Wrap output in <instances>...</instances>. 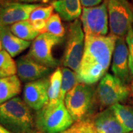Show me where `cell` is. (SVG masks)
I'll use <instances>...</instances> for the list:
<instances>
[{"mask_svg":"<svg viewBox=\"0 0 133 133\" xmlns=\"http://www.w3.org/2000/svg\"><path fill=\"white\" fill-rule=\"evenodd\" d=\"M62 78V67H57L49 77L48 104H56L60 101Z\"/></svg>","mask_w":133,"mask_h":133,"instance_id":"18","label":"cell"},{"mask_svg":"<svg viewBox=\"0 0 133 133\" xmlns=\"http://www.w3.org/2000/svg\"><path fill=\"white\" fill-rule=\"evenodd\" d=\"M47 32L59 38L65 35V29L62 22V18L58 14H53L47 21Z\"/></svg>","mask_w":133,"mask_h":133,"instance_id":"23","label":"cell"},{"mask_svg":"<svg viewBox=\"0 0 133 133\" xmlns=\"http://www.w3.org/2000/svg\"><path fill=\"white\" fill-rule=\"evenodd\" d=\"M113 76L129 85L132 81L129 66V50L125 37H117L112 58Z\"/></svg>","mask_w":133,"mask_h":133,"instance_id":"10","label":"cell"},{"mask_svg":"<svg viewBox=\"0 0 133 133\" xmlns=\"http://www.w3.org/2000/svg\"><path fill=\"white\" fill-rule=\"evenodd\" d=\"M62 38L48 32L41 33L33 41L26 56L44 66L54 69L58 65V62L52 56V48L62 42Z\"/></svg>","mask_w":133,"mask_h":133,"instance_id":"9","label":"cell"},{"mask_svg":"<svg viewBox=\"0 0 133 133\" xmlns=\"http://www.w3.org/2000/svg\"><path fill=\"white\" fill-rule=\"evenodd\" d=\"M80 20L85 36L99 37L108 35L109 16L104 2L95 7L83 8Z\"/></svg>","mask_w":133,"mask_h":133,"instance_id":"8","label":"cell"},{"mask_svg":"<svg viewBox=\"0 0 133 133\" xmlns=\"http://www.w3.org/2000/svg\"><path fill=\"white\" fill-rule=\"evenodd\" d=\"M0 124L11 133H36L30 108L20 97L0 105Z\"/></svg>","mask_w":133,"mask_h":133,"instance_id":"2","label":"cell"},{"mask_svg":"<svg viewBox=\"0 0 133 133\" xmlns=\"http://www.w3.org/2000/svg\"><path fill=\"white\" fill-rule=\"evenodd\" d=\"M0 133H11L6 128H5L2 124H0Z\"/></svg>","mask_w":133,"mask_h":133,"instance_id":"31","label":"cell"},{"mask_svg":"<svg viewBox=\"0 0 133 133\" xmlns=\"http://www.w3.org/2000/svg\"><path fill=\"white\" fill-rule=\"evenodd\" d=\"M17 74L16 62L5 50L0 51V78Z\"/></svg>","mask_w":133,"mask_h":133,"instance_id":"22","label":"cell"},{"mask_svg":"<svg viewBox=\"0 0 133 133\" xmlns=\"http://www.w3.org/2000/svg\"><path fill=\"white\" fill-rule=\"evenodd\" d=\"M78 133H98L91 118L75 123Z\"/></svg>","mask_w":133,"mask_h":133,"instance_id":"25","label":"cell"},{"mask_svg":"<svg viewBox=\"0 0 133 133\" xmlns=\"http://www.w3.org/2000/svg\"><path fill=\"white\" fill-rule=\"evenodd\" d=\"M130 87L124 84L115 76L107 73L101 80L95 90V104L104 109L128 99Z\"/></svg>","mask_w":133,"mask_h":133,"instance_id":"5","label":"cell"},{"mask_svg":"<svg viewBox=\"0 0 133 133\" xmlns=\"http://www.w3.org/2000/svg\"><path fill=\"white\" fill-rule=\"evenodd\" d=\"M36 128L40 133H63L73 125L74 121L64 102L47 104L35 115Z\"/></svg>","mask_w":133,"mask_h":133,"instance_id":"3","label":"cell"},{"mask_svg":"<svg viewBox=\"0 0 133 133\" xmlns=\"http://www.w3.org/2000/svg\"><path fill=\"white\" fill-rule=\"evenodd\" d=\"M31 23L38 33H44L47 32V21L45 20H36L31 22Z\"/></svg>","mask_w":133,"mask_h":133,"instance_id":"28","label":"cell"},{"mask_svg":"<svg viewBox=\"0 0 133 133\" xmlns=\"http://www.w3.org/2000/svg\"><path fill=\"white\" fill-rule=\"evenodd\" d=\"M21 90V80L17 75L0 78V105L16 98Z\"/></svg>","mask_w":133,"mask_h":133,"instance_id":"17","label":"cell"},{"mask_svg":"<svg viewBox=\"0 0 133 133\" xmlns=\"http://www.w3.org/2000/svg\"><path fill=\"white\" fill-rule=\"evenodd\" d=\"M117 36H85L84 51L77 72L79 83L94 85L107 74L115 49Z\"/></svg>","mask_w":133,"mask_h":133,"instance_id":"1","label":"cell"},{"mask_svg":"<svg viewBox=\"0 0 133 133\" xmlns=\"http://www.w3.org/2000/svg\"><path fill=\"white\" fill-rule=\"evenodd\" d=\"M55 0H0V4L7 2H21L28 4H47L49 2L52 3Z\"/></svg>","mask_w":133,"mask_h":133,"instance_id":"27","label":"cell"},{"mask_svg":"<svg viewBox=\"0 0 133 133\" xmlns=\"http://www.w3.org/2000/svg\"><path fill=\"white\" fill-rule=\"evenodd\" d=\"M62 87L60 92V101L64 102L66 93L71 90L75 86L79 83L78 80L77 72L67 67H62Z\"/></svg>","mask_w":133,"mask_h":133,"instance_id":"21","label":"cell"},{"mask_svg":"<svg viewBox=\"0 0 133 133\" xmlns=\"http://www.w3.org/2000/svg\"><path fill=\"white\" fill-rule=\"evenodd\" d=\"M49 78L30 81L24 85L23 99L30 109L38 111L48 102Z\"/></svg>","mask_w":133,"mask_h":133,"instance_id":"12","label":"cell"},{"mask_svg":"<svg viewBox=\"0 0 133 133\" xmlns=\"http://www.w3.org/2000/svg\"><path fill=\"white\" fill-rule=\"evenodd\" d=\"M125 38L129 50V66L133 79V28L129 30Z\"/></svg>","mask_w":133,"mask_h":133,"instance_id":"26","label":"cell"},{"mask_svg":"<svg viewBox=\"0 0 133 133\" xmlns=\"http://www.w3.org/2000/svg\"><path fill=\"white\" fill-rule=\"evenodd\" d=\"M0 38L2 49L9 53L12 57H16L28 48L31 43L21 39L11 32L10 26L0 25Z\"/></svg>","mask_w":133,"mask_h":133,"instance_id":"15","label":"cell"},{"mask_svg":"<svg viewBox=\"0 0 133 133\" xmlns=\"http://www.w3.org/2000/svg\"><path fill=\"white\" fill-rule=\"evenodd\" d=\"M119 122L127 133L133 132V107L121 104L112 106Z\"/></svg>","mask_w":133,"mask_h":133,"instance_id":"20","label":"cell"},{"mask_svg":"<svg viewBox=\"0 0 133 133\" xmlns=\"http://www.w3.org/2000/svg\"><path fill=\"white\" fill-rule=\"evenodd\" d=\"M81 6L83 8H92L101 5L103 0H80Z\"/></svg>","mask_w":133,"mask_h":133,"instance_id":"29","label":"cell"},{"mask_svg":"<svg viewBox=\"0 0 133 133\" xmlns=\"http://www.w3.org/2000/svg\"><path fill=\"white\" fill-rule=\"evenodd\" d=\"M131 133H133V132H131Z\"/></svg>","mask_w":133,"mask_h":133,"instance_id":"34","label":"cell"},{"mask_svg":"<svg viewBox=\"0 0 133 133\" xmlns=\"http://www.w3.org/2000/svg\"><path fill=\"white\" fill-rule=\"evenodd\" d=\"M84 44L85 34L81 20L78 19L69 25L66 47L62 61L64 67L78 72L84 55Z\"/></svg>","mask_w":133,"mask_h":133,"instance_id":"6","label":"cell"},{"mask_svg":"<svg viewBox=\"0 0 133 133\" xmlns=\"http://www.w3.org/2000/svg\"><path fill=\"white\" fill-rule=\"evenodd\" d=\"M16 65L19 79L27 83L46 78L52 70L27 56L19 58L16 61Z\"/></svg>","mask_w":133,"mask_h":133,"instance_id":"13","label":"cell"},{"mask_svg":"<svg viewBox=\"0 0 133 133\" xmlns=\"http://www.w3.org/2000/svg\"><path fill=\"white\" fill-rule=\"evenodd\" d=\"M51 5L64 21L73 22L81 16L82 6L80 0H55Z\"/></svg>","mask_w":133,"mask_h":133,"instance_id":"16","label":"cell"},{"mask_svg":"<svg viewBox=\"0 0 133 133\" xmlns=\"http://www.w3.org/2000/svg\"><path fill=\"white\" fill-rule=\"evenodd\" d=\"M130 95L132 96V98L133 100V80L131 82V86H130Z\"/></svg>","mask_w":133,"mask_h":133,"instance_id":"32","label":"cell"},{"mask_svg":"<svg viewBox=\"0 0 133 133\" xmlns=\"http://www.w3.org/2000/svg\"><path fill=\"white\" fill-rule=\"evenodd\" d=\"M90 118L98 133H127L117 118L112 107L103 109Z\"/></svg>","mask_w":133,"mask_h":133,"instance_id":"14","label":"cell"},{"mask_svg":"<svg viewBox=\"0 0 133 133\" xmlns=\"http://www.w3.org/2000/svg\"><path fill=\"white\" fill-rule=\"evenodd\" d=\"M63 133H78L76 124H73L70 128H69L67 130H66L64 132H63Z\"/></svg>","mask_w":133,"mask_h":133,"instance_id":"30","label":"cell"},{"mask_svg":"<svg viewBox=\"0 0 133 133\" xmlns=\"http://www.w3.org/2000/svg\"><path fill=\"white\" fill-rule=\"evenodd\" d=\"M2 50V42H1V38H0V51Z\"/></svg>","mask_w":133,"mask_h":133,"instance_id":"33","label":"cell"},{"mask_svg":"<svg viewBox=\"0 0 133 133\" xmlns=\"http://www.w3.org/2000/svg\"><path fill=\"white\" fill-rule=\"evenodd\" d=\"M11 32L21 39L25 41H33L40 33L34 28L30 20L19 22L10 26Z\"/></svg>","mask_w":133,"mask_h":133,"instance_id":"19","label":"cell"},{"mask_svg":"<svg viewBox=\"0 0 133 133\" xmlns=\"http://www.w3.org/2000/svg\"><path fill=\"white\" fill-rule=\"evenodd\" d=\"M42 5L21 2L0 4V25L10 26L19 22L29 20L31 13Z\"/></svg>","mask_w":133,"mask_h":133,"instance_id":"11","label":"cell"},{"mask_svg":"<svg viewBox=\"0 0 133 133\" xmlns=\"http://www.w3.org/2000/svg\"><path fill=\"white\" fill-rule=\"evenodd\" d=\"M54 8L52 5H41L33 10L30 16L29 20L30 22L36 20H45L48 21L53 14Z\"/></svg>","mask_w":133,"mask_h":133,"instance_id":"24","label":"cell"},{"mask_svg":"<svg viewBox=\"0 0 133 133\" xmlns=\"http://www.w3.org/2000/svg\"><path fill=\"white\" fill-rule=\"evenodd\" d=\"M107 5L110 33L126 37L133 28V6L127 0H103Z\"/></svg>","mask_w":133,"mask_h":133,"instance_id":"7","label":"cell"},{"mask_svg":"<svg viewBox=\"0 0 133 133\" xmlns=\"http://www.w3.org/2000/svg\"><path fill=\"white\" fill-rule=\"evenodd\" d=\"M95 90L94 85L78 83L66 93L64 104L74 122L90 118L95 108Z\"/></svg>","mask_w":133,"mask_h":133,"instance_id":"4","label":"cell"}]
</instances>
